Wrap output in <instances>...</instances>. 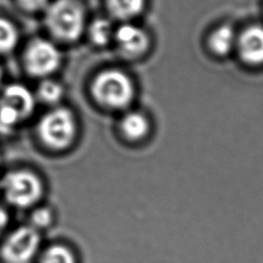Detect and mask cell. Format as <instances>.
Segmentation results:
<instances>
[{
  "label": "cell",
  "instance_id": "obj_1",
  "mask_svg": "<svg viewBox=\"0 0 263 263\" xmlns=\"http://www.w3.org/2000/svg\"><path fill=\"white\" fill-rule=\"evenodd\" d=\"M45 22L54 37L63 41H74L84 29V12L74 0H57L47 7Z\"/></svg>",
  "mask_w": 263,
  "mask_h": 263
},
{
  "label": "cell",
  "instance_id": "obj_2",
  "mask_svg": "<svg viewBox=\"0 0 263 263\" xmlns=\"http://www.w3.org/2000/svg\"><path fill=\"white\" fill-rule=\"evenodd\" d=\"M91 90L97 102L112 109L126 107L135 95V87L129 77L114 69L101 72L95 78Z\"/></svg>",
  "mask_w": 263,
  "mask_h": 263
},
{
  "label": "cell",
  "instance_id": "obj_3",
  "mask_svg": "<svg viewBox=\"0 0 263 263\" xmlns=\"http://www.w3.org/2000/svg\"><path fill=\"white\" fill-rule=\"evenodd\" d=\"M39 135L43 143L52 149L68 147L76 135V121L72 112L57 108L45 114L39 123Z\"/></svg>",
  "mask_w": 263,
  "mask_h": 263
},
{
  "label": "cell",
  "instance_id": "obj_4",
  "mask_svg": "<svg viewBox=\"0 0 263 263\" xmlns=\"http://www.w3.org/2000/svg\"><path fill=\"white\" fill-rule=\"evenodd\" d=\"M2 190L10 204L24 209L32 206L40 199L43 186L35 174L28 171H16L4 177Z\"/></svg>",
  "mask_w": 263,
  "mask_h": 263
},
{
  "label": "cell",
  "instance_id": "obj_5",
  "mask_svg": "<svg viewBox=\"0 0 263 263\" xmlns=\"http://www.w3.org/2000/svg\"><path fill=\"white\" fill-rule=\"evenodd\" d=\"M40 240V234L34 227H18L4 240L1 257L5 263H32L38 253Z\"/></svg>",
  "mask_w": 263,
  "mask_h": 263
},
{
  "label": "cell",
  "instance_id": "obj_6",
  "mask_svg": "<svg viewBox=\"0 0 263 263\" xmlns=\"http://www.w3.org/2000/svg\"><path fill=\"white\" fill-rule=\"evenodd\" d=\"M25 64L30 74L46 76L59 68L61 52L53 43L37 39L29 45L25 55Z\"/></svg>",
  "mask_w": 263,
  "mask_h": 263
},
{
  "label": "cell",
  "instance_id": "obj_7",
  "mask_svg": "<svg viewBox=\"0 0 263 263\" xmlns=\"http://www.w3.org/2000/svg\"><path fill=\"white\" fill-rule=\"evenodd\" d=\"M236 44L239 55L246 63L263 64V27H249L237 38Z\"/></svg>",
  "mask_w": 263,
  "mask_h": 263
},
{
  "label": "cell",
  "instance_id": "obj_8",
  "mask_svg": "<svg viewBox=\"0 0 263 263\" xmlns=\"http://www.w3.org/2000/svg\"><path fill=\"white\" fill-rule=\"evenodd\" d=\"M115 39L119 48L127 55L142 54L149 45L147 34L132 24L120 26L115 33Z\"/></svg>",
  "mask_w": 263,
  "mask_h": 263
},
{
  "label": "cell",
  "instance_id": "obj_9",
  "mask_svg": "<svg viewBox=\"0 0 263 263\" xmlns=\"http://www.w3.org/2000/svg\"><path fill=\"white\" fill-rule=\"evenodd\" d=\"M0 103L11 107L20 115L21 119L29 116L35 106L32 92L21 84H11L3 92Z\"/></svg>",
  "mask_w": 263,
  "mask_h": 263
},
{
  "label": "cell",
  "instance_id": "obj_10",
  "mask_svg": "<svg viewBox=\"0 0 263 263\" xmlns=\"http://www.w3.org/2000/svg\"><path fill=\"white\" fill-rule=\"evenodd\" d=\"M121 129L127 139L138 141L148 134L149 122L143 114L132 112L122 118Z\"/></svg>",
  "mask_w": 263,
  "mask_h": 263
},
{
  "label": "cell",
  "instance_id": "obj_11",
  "mask_svg": "<svg viewBox=\"0 0 263 263\" xmlns=\"http://www.w3.org/2000/svg\"><path fill=\"white\" fill-rule=\"evenodd\" d=\"M235 43H237V39L234 35V30L227 25L216 29L210 37V47L219 55L229 53Z\"/></svg>",
  "mask_w": 263,
  "mask_h": 263
},
{
  "label": "cell",
  "instance_id": "obj_12",
  "mask_svg": "<svg viewBox=\"0 0 263 263\" xmlns=\"http://www.w3.org/2000/svg\"><path fill=\"white\" fill-rule=\"evenodd\" d=\"M145 0H107L109 11L119 20H128L144 8Z\"/></svg>",
  "mask_w": 263,
  "mask_h": 263
},
{
  "label": "cell",
  "instance_id": "obj_13",
  "mask_svg": "<svg viewBox=\"0 0 263 263\" xmlns=\"http://www.w3.org/2000/svg\"><path fill=\"white\" fill-rule=\"evenodd\" d=\"M112 35V26L110 22L105 18H97L89 27V37L97 45H106L110 41Z\"/></svg>",
  "mask_w": 263,
  "mask_h": 263
},
{
  "label": "cell",
  "instance_id": "obj_14",
  "mask_svg": "<svg viewBox=\"0 0 263 263\" xmlns=\"http://www.w3.org/2000/svg\"><path fill=\"white\" fill-rule=\"evenodd\" d=\"M18 40L16 28L5 18L0 17V52H7L14 48Z\"/></svg>",
  "mask_w": 263,
  "mask_h": 263
},
{
  "label": "cell",
  "instance_id": "obj_15",
  "mask_svg": "<svg viewBox=\"0 0 263 263\" xmlns=\"http://www.w3.org/2000/svg\"><path fill=\"white\" fill-rule=\"evenodd\" d=\"M40 263H75V258L66 247L53 246L44 252Z\"/></svg>",
  "mask_w": 263,
  "mask_h": 263
},
{
  "label": "cell",
  "instance_id": "obj_16",
  "mask_svg": "<svg viewBox=\"0 0 263 263\" xmlns=\"http://www.w3.org/2000/svg\"><path fill=\"white\" fill-rule=\"evenodd\" d=\"M38 95L42 101L48 104H55L63 96L62 86L52 80L43 81L38 89Z\"/></svg>",
  "mask_w": 263,
  "mask_h": 263
},
{
  "label": "cell",
  "instance_id": "obj_17",
  "mask_svg": "<svg viewBox=\"0 0 263 263\" xmlns=\"http://www.w3.org/2000/svg\"><path fill=\"white\" fill-rule=\"evenodd\" d=\"M51 220L52 216L48 210L38 209L31 216V226L37 230L45 228L51 223Z\"/></svg>",
  "mask_w": 263,
  "mask_h": 263
},
{
  "label": "cell",
  "instance_id": "obj_18",
  "mask_svg": "<svg viewBox=\"0 0 263 263\" xmlns=\"http://www.w3.org/2000/svg\"><path fill=\"white\" fill-rule=\"evenodd\" d=\"M48 0H18L20 4L27 10L36 11L44 8L47 5Z\"/></svg>",
  "mask_w": 263,
  "mask_h": 263
},
{
  "label": "cell",
  "instance_id": "obj_19",
  "mask_svg": "<svg viewBox=\"0 0 263 263\" xmlns=\"http://www.w3.org/2000/svg\"><path fill=\"white\" fill-rule=\"evenodd\" d=\"M7 224H8V214L2 206H0V234L6 228Z\"/></svg>",
  "mask_w": 263,
  "mask_h": 263
},
{
  "label": "cell",
  "instance_id": "obj_20",
  "mask_svg": "<svg viewBox=\"0 0 263 263\" xmlns=\"http://www.w3.org/2000/svg\"><path fill=\"white\" fill-rule=\"evenodd\" d=\"M1 79H2V70L0 68V81H1Z\"/></svg>",
  "mask_w": 263,
  "mask_h": 263
},
{
  "label": "cell",
  "instance_id": "obj_21",
  "mask_svg": "<svg viewBox=\"0 0 263 263\" xmlns=\"http://www.w3.org/2000/svg\"><path fill=\"white\" fill-rule=\"evenodd\" d=\"M0 132H3V128H2V126L0 125Z\"/></svg>",
  "mask_w": 263,
  "mask_h": 263
}]
</instances>
